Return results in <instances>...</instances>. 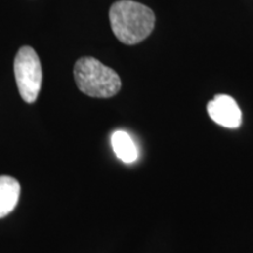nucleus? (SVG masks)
<instances>
[{
  "label": "nucleus",
  "mask_w": 253,
  "mask_h": 253,
  "mask_svg": "<svg viewBox=\"0 0 253 253\" xmlns=\"http://www.w3.org/2000/svg\"><path fill=\"white\" fill-rule=\"evenodd\" d=\"M109 20L115 37L126 45H136L149 37L155 26L151 9L132 0H120L112 5Z\"/></svg>",
  "instance_id": "f257e3e1"
},
{
  "label": "nucleus",
  "mask_w": 253,
  "mask_h": 253,
  "mask_svg": "<svg viewBox=\"0 0 253 253\" xmlns=\"http://www.w3.org/2000/svg\"><path fill=\"white\" fill-rule=\"evenodd\" d=\"M74 79L82 93L99 99L114 96L122 86L118 73L91 56L78 60L74 66Z\"/></svg>",
  "instance_id": "f03ea898"
},
{
  "label": "nucleus",
  "mask_w": 253,
  "mask_h": 253,
  "mask_svg": "<svg viewBox=\"0 0 253 253\" xmlns=\"http://www.w3.org/2000/svg\"><path fill=\"white\" fill-rule=\"evenodd\" d=\"M14 77L25 102H36L42 84V68L39 56L32 47L24 46L19 49L14 59Z\"/></svg>",
  "instance_id": "7ed1b4c3"
},
{
  "label": "nucleus",
  "mask_w": 253,
  "mask_h": 253,
  "mask_svg": "<svg viewBox=\"0 0 253 253\" xmlns=\"http://www.w3.org/2000/svg\"><path fill=\"white\" fill-rule=\"evenodd\" d=\"M208 113L217 125L236 129L242 125V112L238 104L229 95H216L208 103Z\"/></svg>",
  "instance_id": "20e7f679"
},
{
  "label": "nucleus",
  "mask_w": 253,
  "mask_h": 253,
  "mask_svg": "<svg viewBox=\"0 0 253 253\" xmlns=\"http://www.w3.org/2000/svg\"><path fill=\"white\" fill-rule=\"evenodd\" d=\"M20 196V184L11 176H0V218L14 210Z\"/></svg>",
  "instance_id": "39448f33"
},
{
  "label": "nucleus",
  "mask_w": 253,
  "mask_h": 253,
  "mask_svg": "<svg viewBox=\"0 0 253 253\" xmlns=\"http://www.w3.org/2000/svg\"><path fill=\"white\" fill-rule=\"evenodd\" d=\"M112 147L116 157L123 163L130 164L137 161L138 150L131 136L125 130H116L112 135Z\"/></svg>",
  "instance_id": "423d86ee"
}]
</instances>
